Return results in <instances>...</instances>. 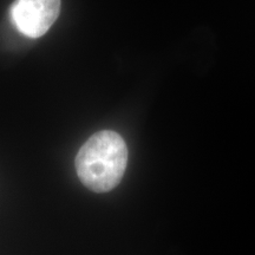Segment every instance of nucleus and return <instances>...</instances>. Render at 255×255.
I'll list each match as a JSON object with an SVG mask.
<instances>
[{"label": "nucleus", "instance_id": "obj_2", "mask_svg": "<svg viewBox=\"0 0 255 255\" xmlns=\"http://www.w3.org/2000/svg\"><path fill=\"white\" fill-rule=\"evenodd\" d=\"M60 12V0H15L9 15L17 30L36 39L55 24Z\"/></svg>", "mask_w": 255, "mask_h": 255}, {"label": "nucleus", "instance_id": "obj_1", "mask_svg": "<svg viewBox=\"0 0 255 255\" xmlns=\"http://www.w3.org/2000/svg\"><path fill=\"white\" fill-rule=\"evenodd\" d=\"M81 182L95 193H107L119 186L128 164V148L120 133L102 130L88 139L76 156Z\"/></svg>", "mask_w": 255, "mask_h": 255}]
</instances>
